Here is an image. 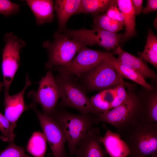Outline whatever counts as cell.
Segmentation results:
<instances>
[{
	"instance_id": "7c38bea8",
	"label": "cell",
	"mask_w": 157,
	"mask_h": 157,
	"mask_svg": "<svg viewBox=\"0 0 157 157\" xmlns=\"http://www.w3.org/2000/svg\"><path fill=\"white\" fill-rule=\"evenodd\" d=\"M32 84L27 75L25 86L21 91L13 95H10L9 93L4 94V115L10 122L14 131L17 122L23 113L35 107L33 103L29 105H26L24 99L26 90Z\"/></svg>"
},
{
	"instance_id": "e0dca14e",
	"label": "cell",
	"mask_w": 157,
	"mask_h": 157,
	"mask_svg": "<svg viewBox=\"0 0 157 157\" xmlns=\"http://www.w3.org/2000/svg\"><path fill=\"white\" fill-rule=\"evenodd\" d=\"M26 3L33 13L37 24L41 25L52 22L54 3L51 0H27Z\"/></svg>"
},
{
	"instance_id": "d6a6232c",
	"label": "cell",
	"mask_w": 157,
	"mask_h": 157,
	"mask_svg": "<svg viewBox=\"0 0 157 157\" xmlns=\"http://www.w3.org/2000/svg\"><path fill=\"white\" fill-rule=\"evenodd\" d=\"M3 86V82H0V92Z\"/></svg>"
},
{
	"instance_id": "277c9868",
	"label": "cell",
	"mask_w": 157,
	"mask_h": 157,
	"mask_svg": "<svg viewBox=\"0 0 157 157\" xmlns=\"http://www.w3.org/2000/svg\"><path fill=\"white\" fill-rule=\"evenodd\" d=\"M53 37V41L47 40L42 44L48 50L49 58L45 67L48 69L67 65L76 53L86 46L82 42L70 39L59 31L55 32Z\"/></svg>"
},
{
	"instance_id": "7402d4cb",
	"label": "cell",
	"mask_w": 157,
	"mask_h": 157,
	"mask_svg": "<svg viewBox=\"0 0 157 157\" xmlns=\"http://www.w3.org/2000/svg\"><path fill=\"white\" fill-rule=\"evenodd\" d=\"M47 140L43 133L34 132L26 146V150L33 157H44L47 149Z\"/></svg>"
},
{
	"instance_id": "836d02e7",
	"label": "cell",
	"mask_w": 157,
	"mask_h": 157,
	"mask_svg": "<svg viewBox=\"0 0 157 157\" xmlns=\"http://www.w3.org/2000/svg\"><path fill=\"white\" fill-rule=\"evenodd\" d=\"M151 157H157V155L152 156Z\"/></svg>"
},
{
	"instance_id": "6da1fadb",
	"label": "cell",
	"mask_w": 157,
	"mask_h": 157,
	"mask_svg": "<svg viewBox=\"0 0 157 157\" xmlns=\"http://www.w3.org/2000/svg\"><path fill=\"white\" fill-rule=\"evenodd\" d=\"M127 95L117 106L96 115L97 121L110 124L116 129L119 135L142 118L143 110L142 98L139 90L136 92L133 85L126 83Z\"/></svg>"
},
{
	"instance_id": "5b68a950",
	"label": "cell",
	"mask_w": 157,
	"mask_h": 157,
	"mask_svg": "<svg viewBox=\"0 0 157 157\" xmlns=\"http://www.w3.org/2000/svg\"><path fill=\"white\" fill-rule=\"evenodd\" d=\"M4 41L1 70L5 94L9 93L10 85L20 65V51L25 46L26 42L11 32L5 35Z\"/></svg>"
},
{
	"instance_id": "9a60e30c",
	"label": "cell",
	"mask_w": 157,
	"mask_h": 157,
	"mask_svg": "<svg viewBox=\"0 0 157 157\" xmlns=\"http://www.w3.org/2000/svg\"><path fill=\"white\" fill-rule=\"evenodd\" d=\"M152 89L148 90L142 86L139 90L143 102L142 118L151 123H157V81L152 79Z\"/></svg>"
},
{
	"instance_id": "ac0fdd59",
	"label": "cell",
	"mask_w": 157,
	"mask_h": 157,
	"mask_svg": "<svg viewBox=\"0 0 157 157\" xmlns=\"http://www.w3.org/2000/svg\"><path fill=\"white\" fill-rule=\"evenodd\" d=\"M81 0H56L54 3L58 19L60 32L65 30L66 24L69 18L76 14Z\"/></svg>"
},
{
	"instance_id": "f546056e",
	"label": "cell",
	"mask_w": 157,
	"mask_h": 157,
	"mask_svg": "<svg viewBox=\"0 0 157 157\" xmlns=\"http://www.w3.org/2000/svg\"><path fill=\"white\" fill-rule=\"evenodd\" d=\"M110 18L120 22H124V17L122 13L118 7L117 0H114L105 13Z\"/></svg>"
},
{
	"instance_id": "83f0119b",
	"label": "cell",
	"mask_w": 157,
	"mask_h": 157,
	"mask_svg": "<svg viewBox=\"0 0 157 157\" xmlns=\"http://www.w3.org/2000/svg\"><path fill=\"white\" fill-rule=\"evenodd\" d=\"M118 73L119 76L120 82L116 87V95L111 104L110 110L121 104L125 100L127 95V92L126 90L123 78Z\"/></svg>"
},
{
	"instance_id": "2e32d148",
	"label": "cell",
	"mask_w": 157,
	"mask_h": 157,
	"mask_svg": "<svg viewBox=\"0 0 157 157\" xmlns=\"http://www.w3.org/2000/svg\"><path fill=\"white\" fill-rule=\"evenodd\" d=\"M100 140L110 157H126L129 155L127 145L118 133L106 128L105 135L101 136Z\"/></svg>"
},
{
	"instance_id": "603a6c76",
	"label": "cell",
	"mask_w": 157,
	"mask_h": 157,
	"mask_svg": "<svg viewBox=\"0 0 157 157\" xmlns=\"http://www.w3.org/2000/svg\"><path fill=\"white\" fill-rule=\"evenodd\" d=\"M140 57L157 68V37L150 28L148 29V35L144 49Z\"/></svg>"
},
{
	"instance_id": "3957f363",
	"label": "cell",
	"mask_w": 157,
	"mask_h": 157,
	"mask_svg": "<svg viewBox=\"0 0 157 157\" xmlns=\"http://www.w3.org/2000/svg\"><path fill=\"white\" fill-rule=\"evenodd\" d=\"M49 115L62 129L72 155L80 141L94 125L98 123L97 116L92 113L76 115L55 110Z\"/></svg>"
},
{
	"instance_id": "e575fe53",
	"label": "cell",
	"mask_w": 157,
	"mask_h": 157,
	"mask_svg": "<svg viewBox=\"0 0 157 157\" xmlns=\"http://www.w3.org/2000/svg\"><path fill=\"white\" fill-rule=\"evenodd\" d=\"M30 157H33V156H31Z\"/></svg>"
},
{
	"instance_id": "1f68e13d",
	"label": "cell",
	"mask_w": 157,
	"mask_h": 157,
	"mask_svg": "<svg viewBox=\"0 0 157 157\" xmlns=\"http://www.w3.org/2000/svg\"><path fill=\"white\" fill-rule=\"evenodd\" d=\"M132 5L136 15H140L142 11V0H132Z\"/></svg>"
},
{
	"instance_id": "4dcf8cb0",
	"label": "cell",
	"mask_w": 157,
	"mask_h": 157,
	"mask_svg": "<svg viewBox=\"0 0 157 157\" xmlns=\"http://www.w3.org/2000/svg\"><path fill=\"white\" fill-rule=\"evenodd\" d=\"M157 10V0H148L146 6L143 8L142 13L147 14Z\"/></svg>"
},
{
	"instance_id": "d6986e66",
	"label": "cell",
	"mask_w": 157,
	"mask_h": 157,
	"mask_svg": "<svg viewBox=\"0 0 157 157\" xmlns=\"http://www.w3.org/2000/svg\"><path fill=\"white\" fill-rule=\"evenodd\" d=\"M118 8L123 14L125 31L122 41L128 40L136 35L135 28L136 14L132 0H117Z\"/></svg>"
},
{
	"instance_id": "30bf717a",
	"label": "cell",
	"mask_w": 157,
	"mask_h": 157,
	"mask_svg": "<svg viewBox=\"0 0 157 157\" xmlns=\"http://www.w3.org/2000/svg\"><path fill=\"white\" fill-rule=\"evenodd\" d=\"M113 54L88 48H82L77 56L67 65L61 67L62 74L75 75L80 77L100 62L107 60Z\"/></svg>"
},
{
	"instance_id": "d4e9b609",
	"label": "cell",
	"mask_w": 157,
	"mask_h": 157,
	"mask_svg": "<svg viewBox=\"0 0 157 157\" xmlns=\"http://www.w3.org/2000/svg\"><path fill=\"white\" fill-rule=\"evenodd\" d=\"M108 90H102L90 99L95 115L110 109L111 104L114 98L109 95Z\"/></svg>"
},
{
	"instance_id": "8fae6325",
	"label": "cell",
	"mask_w": 157,
	"mask_h": 157,
	"mask_svg": "<svg viewBox=\"0 0 157 157\" xmlns=\"http://www.w3.org/2000/svg\"><path fill=\"white\" fill-rule=\"evenodd\" d=\"M33 108L54 157H65V147L66 140L61 127L50 115Z\"/></svg>"
},
{
	"instance_id": "4316f807",
	"label": "cell",
	"mask_w": 157,
	"mask_h": 157,
	"mask_svg": "<svg viewBox=\"0 0 157 157\" xmlns=\"http://www.w3.org/2000/svg\"><path fill=\"white\" fill-rule=\"evenodd\" d=\"M14 141L10 142L0 152V157H30L25 153L24 148L16 145Z\"/></svg>"
},
{
	"instance_id": "ffe728a7",
	"label": "cell",
	"mask_w": 157,
	"mask_h": 157,
	"mask_svg": "<svg viewBox=\"0 0 157 157\" xmlns=\"http://www.w3.org/2000/svg\"><path fill=\"white\" fill-rule=\"evenodd\" d=\"M113 64L117 72L123 78L129 79L148 90L152 89L142 75L134 69L122 65L117 62L113 55L108 59Z\"/></svg>"
},
{
	"instance_id": "9c48e42d",
	"label": "cell",
	"mask_w": 157,
	"mask_h": 157,
	"mask_svg": "<svg viewBox=\"0 0 157 157\" xmlns=\"http://www.w3.org/2000/svg\"><path fill=\"white\" fill-rule=\"evenodd\" d=\"M86 84L90 91L109 90L120 82L119 74L108 60L103 61L86 73Z\"/></svg>"
},
{
	"instance_id": "cb8c5ba5",
	"label": "cell",
	"mask_w": 157,
	"mask_h": 157,
	"mask_svg": "<svg viewBox=\"0 0 157 157\" xmlns=\"http://www.w3.org/2000/svg\"><path fill=\"white\" fill-rule=\"evenodd\" d=\"M123 22L113 20L104 13L95 16L93 26L96 27L108 32L116 33L124 26Z\"/></svg>"
},
{
	"instance_id": "7a4b0ae2",
	"label": "cell",
	"mask_w": 157,
	"mask_h": 157,
	"mask_svg": "<svg viewBox=\"0 0 157 157\" xmlns=\"http://www.w3.org/2000/svg\"><path fill=\"white\" fill-rule=\"evenodd\" d=\"M120 135L129 148L131 157L157 155V123L141 118Z\"/></svg>"
},
{
	"instance_id": "44dd1931",
	"label": "cell",
	"mask_w": 157,
	"mask_h": 157,
	"mask_svg": "<svg viewBox=\"0 0 157 157\" xmlns=\"http://www.w3.org/2000/svg\"><path fill=\"white\" fill-rule=\"evenodd\" d=\"M114 0H81L76 13L90 14L95 17L106 11Z\"/></svg>"
},
{
	"instance_id": "8992f818",
	"label": "cell",
	"mask_w": 157,
	"mask_h": 157,
	"mask_svg": "<svg viewBox=\"0 0 157 157\" xmlns=\"http://www.w3.org/2000/svg\"><path fill=\"white\" fill-rule=\"evenodd\" d=\"M56 79L61 91L62 104L76 109L82 114L95 115L90 99L69 76L61 73Z\"/></svg>"
},
{
	"instance_id": "52a82bcc",
	"label": "cell",
	"mask_w": 157,
	"mask_h": 157,
	"mask_svg": "<svg viewBox=\"0 0 157 157\" xmlns=\"http://www.w3.org/2000/svg\"><path fill=\"white\" fill-rule=\"evenodd\" d=\"M65 35L82 42L86 46L98 45L109 51L119 46L124 34L113 33L93 26L91 29L66 30Z\"/></svg>"
},
{
	"instance_id": "ba28073f",
	"label": "cell",
	"mask_w": 157,
	"mask_h": 157,
	"mask_svg": "<svg viewBox=\"0 0 157 157\" xmlns=\"http://www.w3.org/2000/svg\"><path fill=\"white\" fill-rule=\"evenodd\" d=\"M38 84V90L30 91L27 97L33 100V104H40L44 113L49 115L55 110L58 101L61 97L60 88L51 70L47 72Z\"/></svg>"
},
{
	"instance_id": "484cf974",
	"label": "cell",
	"mask_w": 157,
	"mask_h": 157,
	"mask_svg": "<svg viewBox=\"0 0 157 157\" xmlns=\"http://www.w3.org/2000/svg\"><path fill=\"white\" fill-rule=\"evenodd\" d=\"M0 138L3 142H10L14 141L15 137L10 123L4 115L0 112Z\"/></svg>"
},
{
	"instance_id": "f1b7e54d",
	"label": "cell",
	"mask_w": 157,
	"mask_h": 157,
	"mask_svg": "<svg viewBox=\"0 0 157 157\" xmlns=\"http://www.w3.org/2000/svg\"><path fill=\"white\" fill-rule=\"evenodd\" d=\"M19 5L8 0H0V13L8 17L19 12Z\"/></svg>"
},
{
	"instance_id": "5bb4252c",
	"label": "cell",
	"mask_w": 157,
	"mask_h": 157,
	"mask_svg": "<svg viewBox=\"0 0 157 157\" xmlns=\"http://www.w3.org/2000/svg\"><path fill=\"white\" fill-rule=\"evenodd\" d=\"M118 55L117 61L121 64L132 69L146 78L157 79V74L140 57L135 56L124 50L119 46L115 50Z\"/></svg>"
},
{
	"instance_id": "4fadbf2b",
	"label": "cell",
	"mask_w": 157,
	"mask_h": 157,
	"mask_svg": "<svg viewBox=\"0 0 157 157\" xmlns=\"http://www.w3.org/2000/svg\"><path fill=\"white\" fill-rule=\"evenodd\" d=\"M99 129L93 127L78 144L74 154L76 157H104Z\"/></svg>"
}]
</instances>
